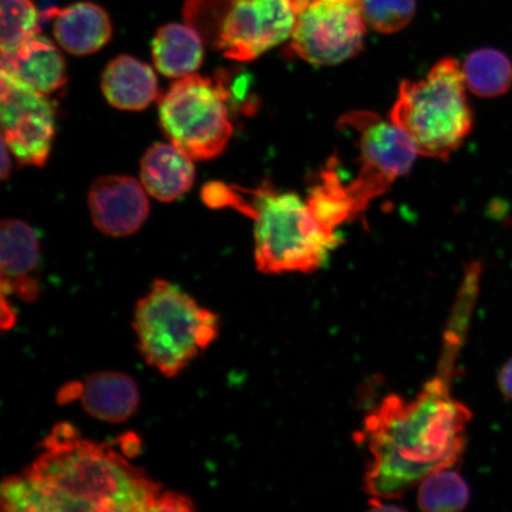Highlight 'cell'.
Wrapping results in <instances>:
<instances>
[{
  "label": "cell",
  "instance_id": "6da1fadb",
  "mask_svg": "<svg viewBox=\"0 0 512 512\" xmlns=\"http://www.w3.org/2000/svg\"><path fill=\"white\" fill-rule=\"evenodd\" d=\"M453 375L438 367L415 398L390 395L368 414L360 440L370 454L364 491L371 498H399L462 457L472 413L453 398Z\"/></svg>",
  "mask_w": 512,
  "mask_h": 512
},
{
  "label": "cell",
  "instance_id": "7a4b0ae2",
  "mask_svg": "<svg viewBox=\"0 0 512 512\" xmlns=\"http://www.w3.org/2000/svg\"><path fill=\"white\" fill-rule=\"evenodd\" d=\"M24 471L34 482L43 512L157 511L162 485L111 446L81 438L60 424Z\"/></svg>",
  "mask_w": 512,
  "mask_h": 512
},
{
  "label": "cell",
  "instance_id": "3957f363",
  "mask_svg": "<svg viewBox=\"0 0 512 512\" xmlns=\"http://www.w3.org/2000/svg\"><path fill=\"white\" fill-rule=\"evenodd\" d=\"M220 204L254 221L255 265L264 274L316 272L341 243L337 230L317 219L306 198L268 183L253 190L226 184Z\"/></svg>",
  "mask_w": 512,
  "mask_h": 512
},
{
  "label": "cell",
  "instance_id": "277c9868",
  "mask_svg": "<svg viewBox=\"0 0 512 512\" xmlns=\"http://www.w3.org/2000/svg\"><path fill=\"white\" fill-rule=\"evenodd\" d=\"M466 88L462 66L447 57L435 64L426 78L401 82L389 119L419 155L446 160L472 131Z\"/></svg>",
  "mask_w": 512,
  "mask_h": 512
},
{
  "label": "cell",
  "instance_id": "5b68a950",
  "mask_svg": "<svg viewBox=\"0 0 512 512\" xmlns=\"http://www.w3.org/2000/svg\"><path fill=\"white\" fill-rule=\"evenodd\" d=\"M137 348L150 367L176 377L220 335V320L181 287L163 279L134 310Z\"/></svg>",
  "mask_w": 512,
  "mask_h": 512
},
{
  "label": "cell",
  "instance_id": "8992f818",
  "mask_svg": "<svg viewBox=\"0 0 512 512\" xmlns=\"http://www.w3.org/2000/svg\"><path fill=\"white\" fill-rule=\"evenodd\" d=\"M184 16L224 57L251 62L290 40L298 11L292 0H188Z\"/></svg>",
  "mask_w": 512,
  "mask_h": 512
},
{
  "label": "cell",
  "instance_id": "52a82bcc",
  "mask_svg": "<svg viewBox=\"0 0 512 512\" xmlns=\"http://www.w3.org/2000/svg\"><path fill=\"white\" fill-rule=\"evenodd\" d=\"M228 79L192 74L172 83L159 99V121L170 142L194 160L213 159L233 136Z\"/></svg>",
  "mask_w": 512,
  "mask_h": 512
},
{
  "label": "cell",
  "instance_id": "ba28073f",
  "mask_svg": "<svg viewBox=\"0 0 512 512\" xmlns=\"http://www.w3.org/2000/svg\"><path fill=\"white\" fill-rule=\"evenodd\" d=\"M355 134L360 150V170L347 189L357 213L387 192L396 179L408 174L419 155L411 140L392 120L369 111L344 114L338 121Z\"/></svg>",
  "mask_w": 512,
  "mask_h": 512
},
{
  "label": "cell",
  "instance_id": "9c48e42d",
  "mask_svg": "<svg viewBox=\"0 0 512 512\" xmlns=\"http://www.w3.org/2000/svg\"><path fill=\"white\" fill-rule=\"evenodd\" d=\"M368 25L356 0H319L298 12L293 54L315 66H336L363 48Z\"/></svg>",
  "mask_w": 512,
  "mask_h": 512
},
{
  "label": "cell",
  "instance_id": "30bf717a",
  "mask_svg": "<svg viewBox=\"0 0 512 512\" xmlns=\"http://www.w3.org/2000/svg\"><path fill=\"white\" fill-rule=\"evenodd\" d=\"M3 140L19 163L46 164L55 136V111L47 95L34 91L2 69Z\"/></svg>",
  "mask_w": 512,
  "mask_h": 512
},
{
  "label": "cell",
  "instance_id": "8fae6325",
  "mask_svg": "<svg viewBox=\"0 0 512 512\" xmlns=\"http://www.w3.org/2000/svg\"><path fill=\"white\" fill-rule=\"evenodd\" d=\"M88 207L94 226L113 238L136 233L150 210L144 185L118 175L96 179L89 190Z\"/></svg>",
  "mask_w": 512,
  "mask_h": 512
},
{
  "label": "cell",
  "instance_id": "7c38bea8",
  "mask_svg": "<svg viewBox=\"0 0 512 512\" xmlns=\"http://www.w3.org/2000/svg\"><path fill=\"white\" fill-rule=\"evenodd\" d=\"M40 258V241L35 230L23 221H3L0 227L2 296L16 294L24 302H35L40 296V284L34 277Z\"/></svg>",
  "mask_w": 512,
  "mask_h": 512
},
{
  "label": "cell",
  "instance_id": "4fadbf2b",
  "mask_svg": "<svg viewBox=\"0 0 512 512\" xmlns=\"http://www.w3.org/2000/svg\"><path fill=\"white\" fill-rule=\"evenodd\" d=\"M44 16L53 21L56 41L69 54L91 55L111 40L110 17L93 3L81 2L64 9H50Z\"/></svg>",
  "mask_w": 512,
  "mask_h": 512
},
{
  "label": "cell",
  "instance_id": "5bb4252c",
  "mask_svg": "<svg viewBox=\"0 0 512 512\" xmlns=\"http://www.w3.org/2000/svg\"><path fill=\"white\" fill-rule=\"evenodd\" d=\"M2 69L43 95L59 91L67 83L66 61L55 44L37 35L14 53L2 55Z\"/></svg>",
  "mask_w": 512,
  "mask_h": 512
},
{
  "label": "cell",
  "instance_id": "9a60e30c",
  "mask_svg": "<svg viewBox=\"0 0 512 512\" xmlns=\"http://www.w3.org/2000/svg\"><path fill=\"white\" fill-rule=\"evenodd\" d=\"M79 399L92 418L121 424L137 413L140 394L131 376L119 371H99L81 382Z\"/></svg>",
  "mask_w": 512,
  "mask_h": 512
},
{
  "label": "cell",
  "instance_id": "2e32d148",
  "mask_svg": "<svg viewBox=\"0 0 512 512\" xmlns=\"http://www.w3.org/2000/svg\"><path fill=\"white\" fill-rule=\"evenodd\" d=\"M192 160L172 143L151 146L140 164V178L145 190L158 201H176L194 184Z\"/></svg>",
  "mask_w": 512,
  "mask_h": 512
},
{
  "label": "cell",
  "instance_id": "e0dca14e",
  "mask_svg": "<svg viewBox=\"0 0 512 512\" xmlns=\"http://www.w3.org/2000/svg\"><path fill=\"white\" fill-rule=\"evenodd\" d=\"M101 86L107 101L121 111H143L159 94L157 76L152 68L128 55L108 63Z\"/></svg>",
  "mask_w": 512,
  "mask_h": 512
},
{
  "label": "cell",
  "instance_id": "ac0fdd59",
  "mask_svg": "<svg viewBox=\"0 0 512 512\" xmlns=\"http://www.w3.org/2000/svg\"><path fill=\"white\" fill-rule=\"evenodd\" d=\"M203 56V38L189 24L165 25L153 38V62L158 72L168 78L182 79L194 74Z\"/></svg>",
  "mask_w": 512,
  "mask_h": 512
},
{
  "label": "cell",
  "instance_id": "d6986e66",
  "mask_svg": "<svg viewBox=\"0 0 512 512\" xmlns=\"http://www.w3.org/2000/svg\"><path fill=\"white\" fill-rule=\"evenodd\" d=\"M462 68L467 89L480 98H497L510 91L512 62L501 50L472 51Z\"/></svg>",
  "mask_w": 512,
  "mask_h": 512
},
{
  "label": "cell",
  "instance_id": "ffe728a7",
  "mask_svg": "<svg viewBox=\"0 0 512 512\" xmlns=\"http://www.w3.org/2000/svg\"><path fill=\"white\" fill-rule=\"evenodd\" d=\"M306 201L317 219L332 230H337L343 223L358 215L347 183L343 182L337 171L335 160L326 165L319 182L310 190Z\"/></svg>",
  "mask_w": 512,
  "mask_h": 512
},
{
  "label": "cell",
  "instance_id": "44dd1931",
  "mask_svg": "<svg viewBox=\"0 0 512 512\" xmlns=\"http://www.w3.org/2000/svg\"><path fill=\"white\" fill-rule=\"evenodd\" d=\"M470 489L453 467L431 473L421 480L418 503L425 511L454 512L465 509Z\"/></svg>",
  "mask_w": 512,
  "mask_h": 512
},
{
  "label": "cell",
  "instance_id": "7402d4cb",
  "mask_svg": "<svg viewBox=\"0 0 512 512\" xmlns=\"http://www.w3.org/2000/svg\"><path fill=\"white\" fill-rule=\"evenodd\" d=\"M40 34V16L32 0H2V55L14 53Z\"/></svg>",
  "mask_w": 512,
  "mask_h": 512
},
{
  "label": "cell",
  "instance_id": "603a6c76",
  "mask_svg": "<svg viewBox=\"0 0 512 512\" xmlns=\"http://www.w3.org/2000/svg\"><path fill=\"white\" fill-rule=\"evenodd\" d=\"M368 28L380 34H395L413 21L416 0H356Z\"/></svg>",
  "mask_w": 512,
  "mask_h": 512
},
{
  "label": "cell",
  "instance_id": "cb8c5ba5",
  "mask_svg": "<svg viewBox=\"0 0 512 512\" xmlns=\"http://www.w3.org/2000/svg\"><path fill=\"white\" fill-rule=\"evenodd\" d=\"M498 387L505 399L512 400V358L499 371Z\"/></svg>",
  "mask_w": 512,
  "mask_h": 512
},
{
  "label": "cell",
  "instance_id": "d4e9b609",
  "mask_svg": "<svg viewBox=\"0 0 512 512\" xmlns=\"http://www.w3.org/2000/svg\"><path fill=\"white\" fill-rule=\"evenodd\" d=\"M120 446L125 456H133L134 453L140 450V441L136 435L126 434Z\"/></svg>",
  "mask_w": 512,
  "mask_h": 512
},
{
  "label": "cell",
  "instance_id": "484cf974",
  "mask_svg": "<svg viewBox=\"0 0 512 512\" xmlns=\"http://www.w3.org/2000/svg\"><path fill=\"white\" fill-rule=\"evenodd\" d=\"M6 144L3 140V147H2V178L6 179L8 178L10 174V162H9V152L8 149H6Z\"/></svg>",
  "mask_w": 512,
  "mask_h": 512
},
{
  "label": "cell",
  "instance_id": "4316f807",
  "mask_svg": "<svg viewBox=\"0 0 512 512\" xmlns=\"http://www.w3.org/2000/svg\"><path fill=\"white\" fill-rule=\"evenodd\" d=\"M316 2H319V0H292V3L294 4V6H296L298 12L306 8V6H309Z\"/></svg>",
  "mask_w": 512,
  "mask_h": 512
}]
</instances>
